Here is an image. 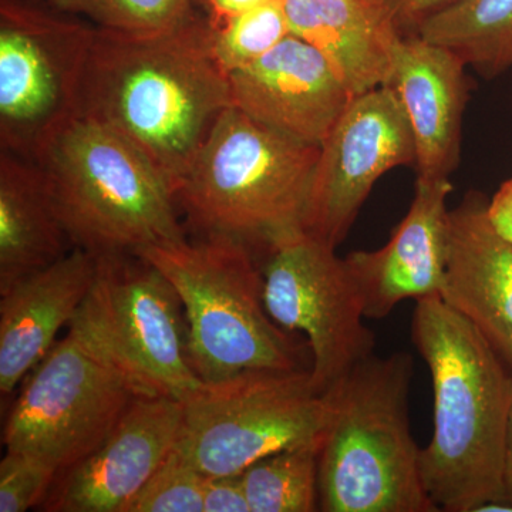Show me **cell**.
<instances>
[{"label":"cell","mask_w":512,"mask_h":512,"mask_svg":"<svg viewBox=\"0 0 512 512\" xmlns=\"http://www.w3.org/2000/svg\"><path fill=\"white\" fill-rule=\"evenodd\" d=\"M231 106L229 74L215 56L210 19L192 12L160 32L94 30L79 116L126 137L173 192Z\"/></svg>","instance_id":"obj_1"},{"label":"cell","mask_w":512,"mask_h":512,"mask_svg":"<svg viewBox=\"0 0 512 512\" xmlns=\"http://www.w3.org/2000/svg\"><path fill=\"white\" fill-rule=\"evenodd\" d=\"M412 340L433 383V437L420 453L427 494L440 512H478L504 501L512 370L439 296L417 301Z\"/></svg>","instance_id":"obj_2"},{"label":"cell","mask_w":512,"mask_h":512,"mask_svg":"<svg viewBox=\"0 0 512 512\" xmlns=\"http://www.w3.org/2000/svg\"><path fill=\"white\" fill-rule=\"evenodd\" d=\"M412 379L409 353H375L325 392L320 511L440 512L424 487L410 429Z\"/></svg>","instance_id":"obj_3"},{"label":"cell","mask_w":512,"mask_h":512,"mask_svg":"<svg viewBox=\"0 0 512 512\" xmlns=\"http://www.w3.org/2000/svg\"><path fill=\"white\" fill-rule=\"evenodd\" d=\"M35 161L74 248L134 255L187 239L167 178L113 128L76 117Z\"/></svg>","instance_id":"obj_4"},{"label":"cell","mask_w":512,"mask_h":512,"mask_svg":"<svg viewBox=\"0 0 512 512\" xmlns=\"http://www.w3.org/2000/svg\"><path fill=\"white\" fill-rule=\"evenodd\" d=\"M320 146L302 143L231 106L174 190L202 235H227L264 251L303 231Z\"/></svg>","instance_id":"obj_5"},{"label":"cell","mask_w":512,"mask_h":512,"mask_svg":"<svg viewBox=\"0 0 512 512\" xmlns=\"http://www.w3.org/2000/svg\"><path fill=\"white\" fill-rule=\"evenodd\" d=\"M134 255L156 266L183 303L188 357L202 382L245 370L311 369L302 346L266 311L261 266L241 239L202 235Z\"/></svg>","instance_id":"obj_6"},{"label":"cell","mask_w":512,"mask_h":512,"mask_svg":"<svg viewBox=\"0 0 512 512\" xmlns=\"http://www.w3.org/2000/svg\"><path fill=\"white\" fill-rule=\"evenodd\" d=\"M97 274L69 333L136 396L187 402L204 386L188 357L187 320L173 285L137 255L97 256Z\"/></svg>","instance_id":"obj_7"},{"label":"cell","mask_w":512,"mask_h":512,"mask_svg":"<svg viewBox=\"0 0 512 512\" xmlns=\"http://www.w3.org/2000/svg\"><path fill=\"white\" fill-rule=\"evenodd\" d=\"M329 400L311 369L245 370L184 403L175 450L205 476L241 474L288 448L320 447Z\"/></svg>","instance_id":"obj_8"},{"label":"cell","mask_w":512,"mask_h":512,"mask_svg":"<svg viewBox=\"0 0 512 512\" xmlns=\"http://www.w3.org/2000/svg\"><path fill=\"white\" fill-rule=\"evenodd\" d=\"M94 30L49 0H0V144L35 161L80 113Z\"/></svg>","instance_id":"obj_9"},{"label":"cell","mask_w":512,"mask_h":512,"mask_svg":"<svg viewBox=\"0 0 512 512\" xmlns=\"http://www.w3.org/2000/svg\"><path fill=\"white\" fill-rule=\"evenodd\" d=\"M265 254L266 311L282 329L306 336L313 383L328 392L375 355V333L363 323L362 292L336 248L305 231L278 239Z\"/></svg>","instance_id":"obj_10"},{"label":"cell","mask_w":512,"mask_h":512,"mask_svg":"<svg viewBox=\"0 0 512 512\" xmlns=\"http://www.w3.org/2000/svg\"><path fill=\"white\" fill-rule=\"evenodd\" d=\"M22 383L3 444L46 461L59 474L103 443L136 396L70 333Z\"/></svg>","instance_id":"obj_11"},{"label":"cell","mask_w":512,"mask_h":512,"mask_svg":"<svg viewBox=\"0 0 512 512\" xmlns=\"http://www.w3.org/2000/svg\"><path fill=\"white\" fill-rule=\"evenodd\" d=\"M412 163V126L392 87L355 97L320 146L303 231L338 249L377 180Z\"/></svg>","instance_id":"obj_12"},{"label":"cell","mask_w":512,"mask_h":512,"mask_svg":"<svg viewBox=\"0 0 512 512\" xmlns=\"http://www.w3.org/2000/svg\"><path fill=\"white\" fill-rule=\"evenodd\" d=\"M184 403L134 396L96 450L57 476L39 510L126 512L177 446Z\"/></svg>","instance_id":"obj_13"},{"label":"cell","mask_w":512,"mask_h":512,"mask_svg":"<svg viewBox=\"0 0 512 512\" xmlns=\"http://www.w3.org/2000/svg\"><path fill=\"white\" fill-rule=\"evenodd\" d=\"M232 104L252 120L302 143L322 146L355 97L325 56L295 35L229 73Z\"/></svg>","instance_id":"obj_14"},{"label":"cell","mask_w":512,"mask_h":512,"mask_svg":"<svg viewBox=\"0 0 512 512\" xmlns=\"http://www.w3.org/2000/svg\"><path fill=\"white\" fill-rule=\"evenodd\" d=\"M451 191L450 178H417L412 205L389 242L376 251L345 256L362 292L366 318H386L406 299L441 298Z\"/></svg>","instance_id":"obj_15"},{"label":"cell","mask_w":512,"mask_h":512,"mask_svg":"<svg viewBox=\"0 0 512 512\" xmlns=\"http://www.w3.org/2000/svg\"><path fill=\"white\" fill-rule=\"evenodd\" d=\"M480 192L448 212L441 299L463 315L512 370V244L491 227Z\"/></svg>","instance_id":"obj_16"},{"label":"cell","mask_w":512,"mask_h":512,"mask_svg":"<svg viewBox=\"0 0 512 512\" xmlns=\"http://www.w3.org/2000/svg\"><path fill=\"white\" fill-rule=\"evenodd\" d=\"M466 63L419 35L400 36L387 86L412 126L417 178H450L460 161L468 99Z\"/></svg>","instance_id":"obj_17"},{"label":"cell","mask_w":512,"mask_h":512,"mask_svg":"<svg viewBox=\"0 0 512 512\" xmlns=\"http://www.w3.org/2000/svg\"><path fill=\"white\" fill-rule=\"evenodd\" d=\"M97 255L74 248L0 292V393L8 396L55 345L97 274Z\"/></svg>","instance_id":"obj_18"},{"label":"cell","mask_w":512,"mask_h":512,"mask_svg":"<svg viewBox=\"0 0 512 512\" xmlns=\"http://www.w3.org/2000/svg\"><path fill=\"white\" fill-rule=\"evenodd\" d=\"M292 35L319 50L353 97L387 86L400 33L372 0H284Z\"/></svg>","instance_id":"obj_19"},{"label":"cell","mask_w":512,"mask_h":512,"mask_svg":"<svg viewBox=\"0 0 512 512\" xmlns=\"http://www.w3.org/2000/svg\"><path fill=\"white\" fill-rule=\"evenodd\" d=\"M72 245L36 161L0 153V292L55 264Z\"/></svg>","instance_id":"obj_20"},{"label":"cell","mask_w":512,"mask_h":512,"mask_svg":"<svg viewBox=\"0 0 512 512\" xmlns=\"http://www.w3.org/2000/svg\"><path fill=\"white\" fill-rule=\"evenodd\" d=\"M416 35L493 79L512 67V0H461L424 22Z\"/></svg>","instance_id":"obj_21"},{"label":"cell","mask_w":512,"mask_h":512,"mask_svg":"<svg viewBox=\"0 0 512 512\" xmlns=\"http://www.w3.org/2000/svg\"><path fill=\"white\" fill-rule=\"evenodd\" d=\"M251 512L319 510V447L288 448L241 473Z\"/></svg>","instance_id":"obj_22"},{"label":"cell","mask_w":512,"mask_h":512,"mask_svg":"<svg viewBox=\"0 0 512 512\" xmlns=\"http://www.w3.org/2000/svg\"><path fill=\"white\" fill-rule=\"evenodd\" d=\"M211 26L215 56L228 74L261 59L291 35L284 0H265Z\"/></svg>","instance_id":"obj_23"},{"label":"cell","mask_w":512,"mask_h":512,"mask_svg":"<svg viewBox=\"0 0 512 512\" xmlns=\"http://www.w3.org/2000/svg\"><path fill=\"white\" fill-rule=\"evenodd\" d=\"M57 9L84 15L100 29L153 33L187 19L194 0H49Z\"/></svg>","instance_id":"obj_24"},{"label":"cell","mask_w":512,"mask_h":512,"mask_svg":"<svg viewBox=\"0 0 512 512\" xmlns=\"http://www.w3.org/2000/svg\"><path fill=\"white\" fill-rule=\"evenodd\" d=\"M205 478L174 448L126 512H204Z\"/></svg>","instance_id":"obj_25"},{"label":"cell","mask_w":512,"mask_h":512,"mask_svg":"<svg viewBox=\"0 0 512 512\" xmlns=\"http://www.w3.org/2000/svg\"><path fill=\"white\" fill-rule=\"evenodd\" d=\"M59 476L46 461L6 450L0 463V512H25L40 507Z\"/></svg>","instance_id":"obj_26"},{"label":"cell","mask_w":512,"mask_h":512,"mask_svg":"<svg viewBox=\"0 0 512 512\" xmlns=\"http://www.w3.org/2000/svg\"><path fill=\"white\" fill-rule=\"evenodd\" d=\"M402 36L416 35L424 22L461 0H372Z\"/></svg>","instance_id":"obj_27"},{"label":"cell","mask_w":512,"mask_h":512,"mask_svg":"<svg viewBox=\"0 0 512 512\" xmlns=\"http://www.w3.org/2000/svg\"><path fill=\"white\" fill-rule=\"evenodd\" d=\"M204 512H251L241 474L205 478Z\"/></svg>","instance_id":"obj_28"},{"label":"cell","mask_w":512,"mask_h":512,"mask_svg":"<svg viewBox=\"0 0 512 512\" xmlns=\"http://www.w3.org/2000/svg\"><path fill=\"white\" fill-rule=\"evenodd\" d=\"M487 217L494 231L512 244V178L488 201Z\"/></svg>","instance_id":"obj_29"},{"label":"cell","mask_w":512,"mask_h":512,"mask_svg":"<svg viewBox=\"0 0 512 512\" xmlns=\"http://www.w3.org/2000/svg\"><path fill=\"white\" fill-rule=\"evenodd\" d=\"M201 2L210 10L211 23H218L229 16L254 8L265 0H201Z\"/></svg>","instance_id":"obj_30"},{"label":"cell","mask_w":512,"mask_h":512,"mask_svg":"<svg viewBox=\"0 0 512 512\" xmlns=\"http://www.w3.org/2000/svg\"><path fill=\"white\" fill-rule=\"evenodd\" d=\"M503 485L504 501L512 505V406L505 433Z\"/></svg>","instance_id":"obj_31"}]
</instances>
